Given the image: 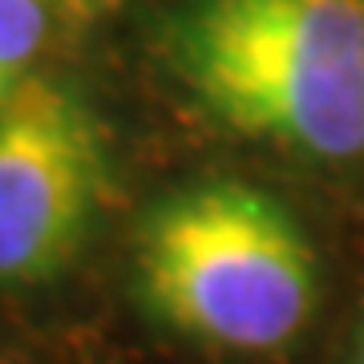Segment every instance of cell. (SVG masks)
<instances>
[{
    "instance_id": "obj_2",
    "label": "cell",
    "mask_w": 364,
    "mask_h": 364,
    "mask_svg": "<svg viewBox=\"0 0 364 364\" xmlns=\"http://www.w3.org/2000/svg\"><path fill=\"white\" fill-rule=\"evenodd\" d=\"M134 279L146 312L219 352L263 356L304 332L320 263L275 195L210 178L158 198L134 231Z\"/></svg>"
},
{
    "instance_id": "obj_5",
    "label": "cell",
    "mask_w": 364,
    "mask_h": 364,
    "mask_svg": "<svg viewBox=\"0 0 364 364\" xmlns=\"http://www.w3.org/2000/svg\"><path fill=\"white\" fill-rule=\"evenodd\" d=\"M49 9H69V13H90V9H97V4H105V0H45Z\"/></svg>"
},
{
    "instance_id": "obj_1",
    "label": "cell",
    "mask_w": 364,
    "mask_h": 364,
    "mask_svg": "<svg viewBox=\"0 0 364 364\" xmlns=\"http://www.w3.org/2000/svg\"><path fill=\"white\" fill-rule=\"evenodd\" d=\"M166 57L223 130L320 162L364 154V0H186Z\"/></svg>"
},
{
    "instance_id": "obj_4",
    "label": "cell",
    "mask_w": 364,
    "mask_h": 364,
    "mask_svg": "<svg viewBox=\"0 0 364 364\" xmlns=\"http://www.w3.org/2000/svg\"><path fill=\"white\" fill-rule=\"evenodd\" d=\"M49 37L45 0H0V102L28 77Z\"/></svg>"
},
{
    "instance_id": "obj_3",
    "label": "cell",
    "mask_w": 364,
    "mask_h": 364,
    "mask_svg": "<svg viewBox=\"0 0 364 364\" xmlns=\"http://www.w3.org/2000/svg\"><path fill=\"white\" fill-rule=\"evenodd\" d=\"M114 186L109 130L73 85L28 73L0 102V287L49 284L93 239Z\"/></svg>"
},
{
    "instance_id": "obj_6",
    "label": "cell",
    "mask_w": 364,
    "mask_h": 364,
    "mask_svg": "<svg viewBox=\"0 0 364 364\" xmlns=\"http://www.w3.org/2000/svg\"><path fill=\"white\" fill-rule=\"evenodd\" d=\"M352 364H364V324L356 332V348H352Z\"/></svg>"
}]
</instances>
